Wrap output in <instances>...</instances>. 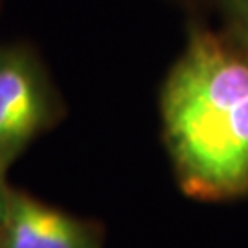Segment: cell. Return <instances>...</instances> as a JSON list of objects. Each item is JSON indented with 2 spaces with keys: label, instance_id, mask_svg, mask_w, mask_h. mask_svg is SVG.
Segmentation results:
<instances>
[{
  "label": "cell",
  "instance_id": "3",
  "mask_svg": "<svg viewBox=\"0 0 248 248\" xmlns=\"http://www.w3.org/2000/svg\"><path fill=\"white\" fill-rule=\"evenodd\" d=\"M6 248H99V237L89 222L9 189Z\"/></svg>",
  "mask_w": 248,
  "mask_h": 248
},
{
  "label": "cell",
  "instance_id": "2",
  "mask_svg": "<svg viewBox=\"0 0 248 248\" xmlns=\"http://www.w3.org/2000/svg\"><path fill=\"white\" fill-rule=\"evenodd\" d=\"M55 120V98L33 53L0 46V175Z\"/></svg>",
  "mask_w": 248,
  "mask_h": 248
},
{
  "label": "cell",
  "instance_id": "5",
  "mask_svg": "<svg viewBox=\"0 0 248 248\" xmlns=\"http://www.w3.org/2000/svg\"><path fill=\"white\" fill-rule=\"evenodd\" d=\"M235 24L239 30L243 41L248 45V0H237L235 2Z\"/></svg>",
  "mask_w": 248,
  "mask_h": 248
},
{
  "label": "cell",
  "instance_id": "1",
  "mask_svg": "<svg viewBox=\"0 0 248 248\" xmlns=\"http://www.w3.org/2000/svg\"><path fill=\"white\" fill-rule=\"evenodd\" d=\"M164 138L186 195L248 191V59L193 30L162 89Z\"/></svg>",
  "mask_w": 248,
  "mask_h": 248
},
{
  "label": "cell",
  "instance_id": "4",
  "mask_svg": "<svg viewBox=\"0 0 248 248\" xmlns=\"http://www.w3.org/2000/svg\"><path fill=\"white\" fill-rule=\"evenodd\" d=\"M9 187L6 177L0 175V248H6V215H8Z\"/></svg>",
  "mask_w": 248,
  "mask_h": 248
}]
</instances>
